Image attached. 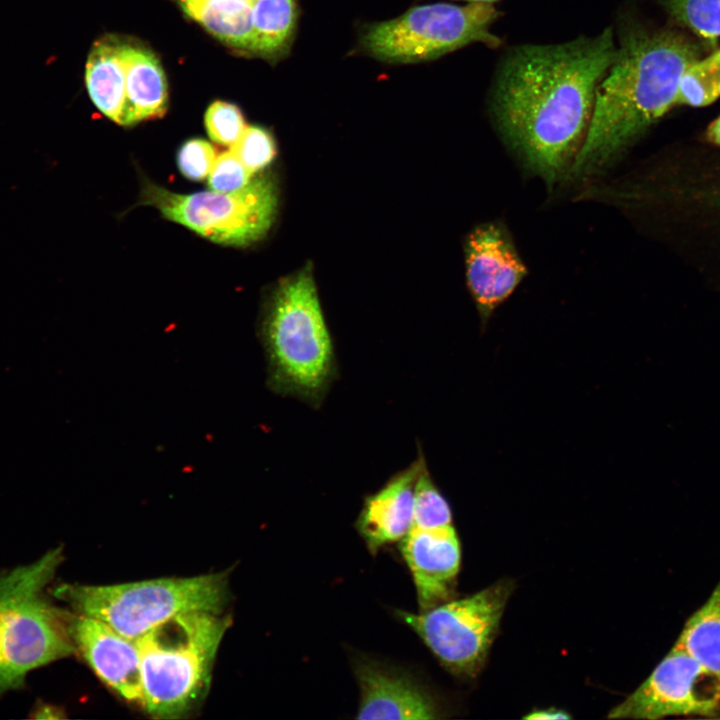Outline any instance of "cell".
<instances>
[{
	"label": "cell",
	"instance_id": "obj_16",
	"mask_svg": "<svg viewBox=\"0 0 720 720\" xmlns=\"http://www.w3.org/2000/svg\"><path fill=\"white\" fill-rule=\"evenodd\" d=\"M125 71L126 110L123 126L159 118L167 110L168 90L164 70L153 52L121 42Z\"/></svg>",
	"mask_w": 720,
	"mask_h": 720
},
{
	"label": "cell",
	"instance_id": "obj_8",
	"mask_svg": "<svg viewBox=\"0 0 720 720\" xmlns=\"http://www.w3.org/2000/svg\"><path fill=\"white\" fill-rule=\"evenodd\" d=\"M499 17L487 3L422 5L369 26L361 43L371 56L388 63L431 60L475 42L496 48L502 40L491 28Z\"/></svg>",
	"mask_w": 720,
	"mask_h": 720
},
{
	"label": "cell",
	"instance_id": "obj_5",
	"mask_svg": "<svg viewBox=\"0 0 720 720\" xmlns=\"http://www.w3.org/2000/svg\"><path fill=\"white\" fill-rule=\"evenodd\" d=\"M272 386L319 406L334 378L336 362L311 272L280 282L264 322Z\"/></svg>",
	"mask_w": 720,
	"mask_h": 720
},
{
	"label": "cell",
	"instance_id": "obj_7",
	"mask_svg": "<svg viewBox=\"0 0 720 720\" xmlns=\"http://www.w3.org/2000/svg\"><path fill=\"white\" fill-rule=\"evenodd\" d=\"M51 594L66 602L74 613L98 618L136 640L181 614L222 613L228 584L224 573H217L112 585L63 583Z\"/></svg>",
	"mask_w": 720,
	"mask_h": 720
},
{
	"label": "cell",
	"instance_id": "obj_30",
	"mask_svg": "<svg viewBox=\"0 0 720 720\" xmlns=\"http://www.w3.org/2000/svg\"><path fill=\"white\" fill-rule=\"evenodd\" d=\"M707 137L712 143L720 146V116L708 126Z\"/></svg>",
	"mask_w": 720,
	"mask_h": 720
},
{
	"label": "cell",
	"instance_id": "obj_3",
	"mask_svg": "<svg viewBox=\"0 0 720 720\" xmlns=\"http://www.w3.org/2000/svg\"><path fill=\"white\" fill-rule=\"evenodd\" d=\"M62 546L0 574V697L22 689L27 675L76 653L71 613L48 597Z\"/></svg>",
	"mask_w": 720,
	"mask_h": 720
},
{
	"label": "cell",
	"instance_id": "obj_20",
	"mask_svg": "<svg viewBox=\"0 0 720 720\" xmlns=\"http://www.w3.org/2000/svg\"><path fill=\"white\" fill-rule=\"evenodd\" d=\"M670 16L714 44L720 37V0H661Z\"/></svg>",
	"mask_w": 720,
	"mask_h": 720
},
{
	"label": "cell",
	"instance_id": "obj_17",
	"mask_svg": "<svg viewBox=\"0 0 720 720\" xmlns=\"http://www.w3.org/2000/svg\"><path fill=\"white\" fill-rule=\"evenodd\" d=\"M85 84L98 110L123 126L126 85L120 40L109 37L94 43L86 62Z\"/></svg>",
	"mask_w": 720,
	"mask_h": 720
},
{
	"label": "cell",
	"instance_id": "obj_19",
	"mask_svg": "<svg viewBox=\"0 0 720 720\" xmlns=\"http://www.w3.org/2000/svg\"><path fill=\"white\" fill-rule=\"evenodd\" d=\"M253 0H201L184 9L208 32L238 49L250 50Z\"/></svg>",
	"mask_w": 720,
	"mask_h": 720
},
{
	"label": "cell",
	"instance_id": "obj_31",
	"mask_svg": "<svg viewBox=\"0 0 720 720\" xmlns=\"http://www.w3.org/2000/svg\"><path fill=\"white\" fill-rule=\"evenodd\" d=\"M199 1H201V0H179V2H180V4H181V7L183 8V10L186 9L187 7L191 6V5H194V4L198 3Z\"/></svg>",
	"mask_w": 720,
	"mask_h": 720
},
{
	"label": "cell",
	"instance_id": "obj_25",
	"mask_svg": "<svg viewBox=\"0 0 720 720\" xmlns=\"http://www.w3.org/2000/svg\"><path fill=\"white\" fill-rule=\"evenodd\" d=\"M252 175L253 173L244 166L230 149L216 157L208 175V186L212 191L216 192H236L251 182Z\"/></svg>",
	"mask_w": 720,
	"mask_h": 720
},
{
	"label": "cell",
	"instance_id": "obj_6",
	"mask_svg": "<svg viewBox=\"0 0 720 720\" xmlns=\"http://www.w3.org/2000/svg\"><path fill=\"white\" fill-rule=\"evenodd\" d=\"M634 698L651 719L720 718V580Z\"/></svg>",
	"mask_w": 720,
	"mask_h": 720
},
{
	"label": "cell",
	"instance_id": "obj_2",
	"mask_svg": "<svg viewBox=\"0 0 720 720\" xmlns=\"http://www.w3.org/2000/svg\"><path fill=\"white\" fill-rule=\"evenodd\" d=\"M697 59L698 46L684 35L623 26L570 173L581 176L607 165L677 105L680 77Z\"/></svg>",
	"mask_w": 720,
	"mask_h": 720
},
{
	"label": "cell",
	"instance_id": "obj_28",
	"mask_svg": "<svg viewBox=\"0 0 720 720\" xmlns=\"http://www.w3.org/2000/svg\"><path fill=\"white\" fill-rule=\"evenodd\" d=\"M524 718L531 720L567 719L570 718V715L561 710L547 709L533 711Z\"/></svg>",
	"mask_w": 720,
	"mask_h": 720
},
{
	"label": "cell",
	"instance_id": "obj_24",
	"mask_svg": "<svg viewBox=\"0 0 720 720\" xmlns=\"http://www.w3.org/2000/svg\"><path fill=\"white\" fill-rule=\"evenodd\" d=\"M231 150L253 174L266 167L276 154L271 134L266 129L257 126L246 127Z\"/></svg>",
	"mask_w": 720,
	"mask_h": 720
},
{
	"label": "cell",
	"instance_id": "obj_32",
	"mask_svg": "<svg viewBox=\"0 0 720 720\" xmlns=\"http://www.w3.org/2000/svg\"><path fill=\"white\" fill-rule=\"evenodd\" d=\"M465 1H468L469 3H487V4H493V3L497 2L498 0H465Z\"/></svg>",
	"mask_w": 720,
	"mask_h": 720
},
{
	"label": "cell",
	"instance_id": "obj_4",
	"mask_svg": "<svg viewBox=\"0 0 720 720\" xmlns=\"http://www.w3.org/2000/svg\"><path fill=\"white\" fill-rule=\"evenodd\" d=\"M221 613L175 616L136 639L142 707L158 718L189 713L206 696L213 664L230 626Z\"/></svg>",
	"mask_w": 720,
	"mask_h": 720
},
{
	"label": "cell",
	"instance_id": "obj_27",
	"mask_svg": "<svg viewBox=\"0 0 720 720\" xmlns=\"http://www.w3.org/2000/svg\"><path fill=\"white\" fill-rule=\"evenodd\" d=\"M31 718H61L62 715L59 714L61 711L58 709V707L46 704V703H38L35 705L33 710L31 711Z\"/></svg>",
	"mask_w": 720,
	"mask_h": 720
},
{
	"label": "cell",
	"instance_id": "obj_26",
	"mask_svg": "<svg viewBox=\"0 0 720 720\" xmlns=\"http://www.w3.org/2000/svg\"><path fill=\"white\" fill-rule=\"evenodd\" d=\"M216 157L215 148L209 142L196 138L181 146L177 164L186 178L198 181L209 175Z\"/></svg>",
	"mask_w": 720,
	"mask_h": 720
},
{
	"label": "cell",
	"instance_id": "obj_18",
	"mask_svg": "<svg viewBox=\"0 0 720 720\" xmlns=\"http://www.w3.org/2000/svg\"><path fill=\"white\" fill-rule=\"evenodd\" d=\"M296 26L295 0H253L249 51L269 59L286 54Z\"/></svg>",
	"mask_w": 720,
	"mask_h": 720
},
{
	"label": "cell",
	"instance_id": "obj_14",
	"mask_svg": "<svg viewBox=\"0 0 720 720\" xmlns=\"http://www.w3.org/2000/svg\"><path fill=\"white\" fill-rule=\"evenodd\" d=\"M400 542L420 610L449 600L461 562L460 542L454 526L412 528Z\"/></svg>",
	"mask_w": 720,
	"mask_h": 720
},
{
	"label": "cell",
	"instance_id": "obj_10",
	"mask_svg": "<svg viewBox=\"0 0 720 720\" xmlns=\"http://www.w3.org/2000/svg\"><path fill=\"white\" fill-rule=\"evenodd\" d=\"M140 203L213 242L246 246L269 230L277 208V192L269 177L253 178L243 189L221 193L178 194L146 182Z\"/></svg>",
	"mask_w": 720,
	"mask_h": 720
},
{
	"label": "cell",
	"instance_id": "obj_1",
	"mask_svg": "<svg viewBox=\"0 0 720 720\" xmlns=\"http://www.w3.org/2000/svg\"><path fill=\"white\" fill-rule=\"evenodd\" d=\"M615 54L609 27L595 37L518 46L500 63L491 97L494 120L526 166L548 183L571 168Z\"/></svg>",
	"mask_w": 720,
	"mask_h": 720
},
{
	"label": "cell",
	"instance_id": "obj_11",
	"mask_svg": "<svg viewBox=\"0 0 720 720\" xmlns=\"http://www.w3.org/2000/svg\"><path fill=\"white\" fill-rule=\"evenodd\" d=\"M467 283L483 327L527 274L508 233L501 225L478 226L466 242Z\"/></svg>",
	"mask_w": 720,
	"mask_h": 720
},
{
	"label": "cell",
	"instance_id": "obj_15",
	"mask_svg": "<svg viewBox=\"0 0 720 720\" xmlns=\"http://www.w3.org/2000/svg\"><path fill=\"white\" fill-rule=\"evenodd\" d=\"M424 462V457L420 456L365 498L356 528L371 553L401 541L410 532L415 487Z\"/></svg>",
	"mask_w": 720,
	"mask_h": 720
},
{
	"label": "cell",
	"instance_id": "obj_22",
	"mask_svg": "<svg viewBox=\"0 0 720 720\" xmlns=\"http://www.w3.org/2000/svg\"><path fill=\"white\" fill-rule=\"evenodd\" d=\"M720 97V89L705 61L697 59L680 77L677 105L703 107Z\"/></svg>",
	"mask_w": 720,
	"mask_h": 720
},
{
	"label": "cell",
	"instance_id": "obj_21",
	"mask_svg": "<svg viewBox=\"0 0 720 720\" xmlns=\"http://www.w3.org/2000/svg\"><path fill=\"white\" fill-rule=\"evenodd\" d=\"M450 525H453L450 505L432 480L424 462L415 487L412 528L432 529Z\"/></svg>",
	"mask_w": 720,
	"mask_h": 720
},
{
	"label": "cell",
	"instance_id": "obj_29",
	"mask_svg": "<svg viewBox=\"0 0 720 720\" xmlns=\"http://www.w3.org/2000/svg\"><path fill=\"white\" fill-rule=\"evenodd\" d=\"M704 59L720 89V49Z\"/></svg>",
	"mask_w": 720,
	"mask_h": 720
},
{
	"label": "cell",
	"instance_id": "obj_23",
	"mask_svg": "<svg viewBox=\"0 0 720 720\" xmlns=\"http://www.w3.org/2000/svg\"><path fill=\"white\" fill-rule=\"evenodd\" d=\"M205 127L211 140L233 146L246 129L240 109L225 101H215L205 113Z\"/></svg>",
	"mask_w": 720,
	"mask_h": 720
},
{
	"label": "cell",
	"instance_id": "obj_12",
	"mask_svg": "<svg viewBox=\"0 0 720 720\" xmlns=\"http://www.w3.org/2000/svg\"><path fill=\"white\" fill-rule=\"evenodd\" d=\"M360 690L357 719L424 720L440 717L432 693L411 674L359 657L353 663Z\"/></svg>",
	"mask_w": 720,
	"mask_h": 720
},
{
	"label": "cell",
	"instance_id": "obj_9",
	"mask_svg": "<svg viewBox=\"0 0 720 720\" xmlns=\"http://www.w3.org/2000/svg\"><path fill=\"white\" fill-rule=\"evenodd\" d=\"M513 584L497 583L419 613L396 610L450 673L473 678L485 664Z\"/></svg>",
	"mask_w": 720,
	"mask_h": 720
},
{
	"label": "cell",
	"instance_id": "obj_13",
	"mask_svg": "<svg viewBox=\"0 0 720 720\" xmlns=\"http://www.w3.org/2000/svg\"><path fill=\"white\" fill-rule=\"evenodd\" d=\"M70 634L78 652L108 687L127 701L141 705L140 655L135 639L106 622L72 613Z\"/></svg>",
	"mask_w": 720,
	"mask_h": 720
}]
</instances>
